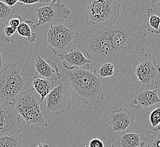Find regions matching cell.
<instances>
[{
	"mask_svg": "<svg viewBox=\"0 0 160 147\" xmlns=\"http://www.w3.org/2000/svg\"><path fill=\"white\" fill-rule=\"evenodd\" d=\"M138 10L139 6L133 7L127 2L122 6L120 12L109 20L113 65L126 76L131 73L136 59L144 55L148 43L145 25L137 19Z\"/></svg>",
	"mask_w": 160,
	"mask_h": 147,
	"instance_id": "cell-1",
	"label": "cell"
},
{
	"mask_svg": "<svg viewBox=\"0 0 160 147\" xmlns=\"http://www.w3.org/2000/svg\"><path fill=\"white\" fill-rule=\"evenodd\" d=\"M81 51L94 62H114V49L111 42L109 20L93 24L79 32L76 42Z\"/></svg>",
	"mask_w": 160,
	"mask_h": 147,
	"instance_id": "cell-2",
	"label": "cell"
},
{
	"mask_svg": "<svg viewBox=\"0 0 160 147\" xmlns=\"http://www.w3.org/2000/svg\"><path fill=\"white\" fill-rule=\"evenodd\" d=\"M65 75L72 88L85 104L92 106L103 101L102 79L94 71L74 69L67 71Z\"/></svg>",
	"mask_w": 160,
	"mask_h": 147,
	"instance_id": "cell-3",
	"label": "cell"
},
{
	"mask_svg": "<svg viewBox=\"0 0 160 147\" xmlns=\"http://www.w3.org/2000/svg\"><path fill=\"white\" fill-rule=\"evenodd\" d=\"M12 102L17 112L28 125L48 126L47 115L43 109L39 95L34 88L20 93Z\"/></svg>",
	"mask_w": 160,
	"mask_h": 147,
	"instance_id": "cell-4",
	"label": "cell"
},
{
	"mask_svg": "<svg viewBox=\"0 0 160 147\" xmlns=\"http://www.w3.org/2000/svg\"><path fill=\"white\" fill-rule=\"evenodd\" d=\"M30 82L16 64H5L0 71V98L12 102L20 93L28 90Z\"/></svg>",
	"mask_w": 160,
	"mask_h": 147,
	"instance_id": "cell-5",
	"label": "cell"
},
{
	"mask_svg": "<svg viewBox=\"0 0 160 147\" xmlns=\"http://www.w3.org/2000/svg\"><path fill=\"white\" fill-rule=\"evenodd\" d=\"M78 34L67 26L59 23L47 28L43 39L52 52L58 55L70 50L71 46L77 42Z\"/></svg>",
	"mask_w": 160,
	"mask_h": 147,
	"instance_id": "cell-6",
	"label": "cell"
},
{
	"mask_svg": "<svg viewBox=\"0 0 160 147\" xmlns=\"http://www.w3.org/2000/svg\"><path fill=\"white\" fill-rule=\"evenodd\" d=\"M36 17L38 21L36 27L44 26L47 28L59 24L71 16V11L60 1L53 0L49 5L36 8Z\"/></svg>",
	"mask_w": 160,
	"mask_h": 147,
	"instance_id": "cell-7",
	"label": "cell"
},
{
	"mask_svg": "<svg viewBox=\"0 0 160 147\" xmlns=\"http://www.w3.org/2000/svg\"><path fill=\"white\" fill-rule=\"evenodd\" d=\"M72 93L64 83L53 88L46 98L45 112L54 116L64 113L71 109Z\"/></svg>",
	"mask_w": 160,
	"mask_h": 147,
	"instance_id": "cell-8",
	"label": "cell"
},
{
	"mask_svg": "<svg viewBox=\"0 0 160 147\" xmlns=\"http://www.w3.org/2000/svg\"><path fill=\"white\" fill-rule=\"evenodd\" d=\"M120 3L112 0H90L87 8L92 25L98 24L113 18L120 12Z\"/></svg>",
	"mask_w": 160,
	"mask_h": 147,
	"instance_id": "cell-9",
	"label": "cell"
},
{
	"mask_svg": "<svg viewBox=\"0 0 160 147\" xmlns=\"http://www.w3.org/2000/svg\"><path fill=\"white\" fill-rule=\"evenodd\" d=\"M21 118L12 102H0V136L23 131Z\"/></svg>",
	"mask_w": 160,
	"mask_h": 147,
	"instance_id": "cell-10",
	"label": "cell"
},
{
	"mask_svg": "<svg viewBox=\"0 0 160 147\" xmlns=\"http://www.w3.org/2000/svg\"><path fill=\"white\" fill-rule=\"evenodd\" d=\"M136 76L144 88L157 86V80L160 77V65L153 60L151 54H145L135 70Z\"/></svg>",
	"mask_w": 160,
	"mask_h": 147,
	"instance_id": "cell-11",
	"label": "cell"
},
{
	"mask_svg": "<svg viewBox=\"0 0 160 147\" xmlns=\"http://www.w3.org/2000/svg\"><path fill=\"white\" fill-rule=\"evenodd\" d=\"M158 103H160V98L158 95L157 87L153 89H137L129 102V106L136 110H139L147 109Z\"/></svg>",
	"mask_w": 160,
	"mask_h": 147,
	"instance_id": "cell-12",
	"label": "cell"
},
{
	"mask_svg": "<svg viewBox=\"0 0 160 147\" xmlns=\"http://www.w3.org/2000/svg\"><path fill=\"white\" fill-rule=\"evenodd\" d=\"M108 120L114 132L125 131L132 127L135 123V117L132 116L129 110L124 107L112 110Z\"/></svg>",
	"mask_w": 160,
	"mask_h": 147,
	"instance_id": "cell-13",
	"label": "cell"
},
{
	"mask_svg": "<svg viewBox=\"0 0 160 147\" xmlns=\"http://www.w3.org/2000/svg\"><path fill=\"white\" fill-rule=\"evenodd\" d=\"M62 61V65L68 70L82 69L89 70L92 61L85 57L80 49L70 50L68 52L58 55Z\"/></svg>",
	"mask_w": 160,
	"mask_h": 147,
	"instance_id": "cell-14",
	"label": "cell"
},
{
	"mask_svg": "<svg viewBox=\"0 0 160 147\" xmlns=\"http://www.w3.org/2000/svg\"><path fill=\"white\" fill-rule=\"evenodd\" d=\"M34 67L38 77L53 81H58L62 78V74L55 62L49 59L45 60L39 55L35 59Z\"/></svg>",
	"mask_w": 160,
	"mask_h": 147,
	"instance_id": "cell-15",
	"label": "cell"
},
{
	"mask_svg": "<svg viewBox=\"0 0 160 147\" xmlns=\"http://www.w3.org/2000/svg\"><path fill=\"white\" fill-rule=\"evenodd\" d=\"M142 144L139 134L132 132H122L111 138V147H140Z\"/></svg>",
	"mask_w": 160,
	"mask_h": 147,
	"instance_id": "cell-16",
	"label": "cell"
},
{
	"mask_svg": "<svg viewBox=\"0 0 160 147\" xmlns=\"http://www.w3.org/2000/svg\"><path fill=\"white\" fill-rule=\"evenodd\" d=\"M29 82L33 86V88L39 95L42 102L46 99L47 96L53 89L54 81L41 77H32Z\"/></svg>",
	"mask_w": 160,
	"mask_h": 147,
	"instance_id": "cell-17",
	"label": "cell"
},
{
	"mask_svg": "<svg viewBox=\"0 0 160 147\" xmlns=\"http://www.w3.org/2000/svg\"><path fill=\"white\" fill-rule=\"evenodd\" d=\"M36 28L34 21L31 20H26L20 24L17 31L19 35L27 37L30 43H33L37 39V35L35 32Z\"/></svg>",
	"mask_w": 160,
	"mask_h": 147,
	"instance_id": "cell-18",
	"label": "cell"
},
{
	"mask_svg": "<svg viewBox=\"0 0 160 147\" xmlns=\"http://www.w3.org/2000/svg\"><path fill=\"white\" fill-rule=\"evenodd\" d=\"M147 23L145 28L147 31L154 34H160V18L157 16L151 7L147 10Z\"/></svg>",
	"mask_w": 160,
	"mask_h": 147,
	"instance_id": "cell-19",
	"label": "cell"
},
{
	"mask_svg": "<svg viewBox=\"0 0 160 147\" xmlns=\"http://www.w3.org/2000/svg\"><path fill=\"white\" fill-rule=\"evenodd\" d=\"M17 28L10 26L8 21L0 23V40L4 42L12 43L14 42L11 38L17 32Z\"/></svg>",
	"mask_w": 160,
	"mask_h": 147,
	"instance_id": "cell-20",
	"label": "cell"
},
{
	"mask_svg": "<svg viewBox=\"0 0 160 147\" xmlns=\"http://www.w3.org/2000/svg\"><path fill=\"white\" fill-rule=\"evenodd\" d=\"M115 67L111 63H101L94 70V72L100 78L111 77L114 74Z\"/></svg>",
	"mask_w": 160,
	"mask_h": 147,
	"instance_id": "cell-21",
	"label": "cell"
},
{
	"mask_svg": "<svg viewBox=\"0 0 160 147\" xmlns=\"http://www.w3.org/2000/svg\"><path fill=\"white\" fill-rule=\"evenodd\" d=\"M143 141L146 147H160V131H148L145 133Z\"/></svg>",
	"mask_w": 160,
	"mask_h": 147,
	"instance_id": "cell-22",
	"label": "cell"
},
{
	"mask_svg": "<svg viewBox=\"0 0 160 147\" xmlns=\"http://www.w3.org/2000/svg\"><path fill=\"white\" fill-rule=\"evenodd\" d=\"M21 139L13 135L0 136V147H22Z\"/></svg>",
	"mask_w": 160,
	"mask_h": 147,
	"instance_id": "cell-23",
	"label": "cell"
},
{
	"mask_svg": "<svg viewBox=\"0 0 160 147\" xmlns=\"http://www.w3.org/2000/svg\"><path fill=\"white\" fill-rule=\"evenodd\" d=\"M15 13V9L13 7L7 6L0 1V23L7 21Z\"/></svg>",
	"mask_w": 160,
	"mask_h": 147,
	"instance_id": "cell-24",
	"label": "cell"
},
{
	"mask_svg": "<svg viewBox=\"0 0 160 147\" xmlns=\"http://www.w3.org/2000/svg\"><path fill=\"white\" fill-rule=\"evenodd\" d=\"M149 120L153 127V130L155 131H160V106H158L151 112Z\"/></svg>",
	"mask_w": 160,
	"mask_h": 147,
	"instance_id": "cell-25",
	"label": "cell"
},
{
	"mask_svg": "<svg viewBox=\"0 0 160 147\" xmlns=\"http://www.w3.org/2000/svg\"><path fill=\"white\" fill-rule=\"evenodd\" d=\"M8 23L10 26L12 27L16 28L17 29L18 27L19 26L22 22V19L21 16L17 14H14L12 17H11L8 21Z\"/></svg>",
	"mask_w": 160,
	"mask_h": 147,
	"instance_id": "cell-26",
	"label": "cell"
},
{
	"mask_svg": "<svg viewBox=\"0 0 160 147\" xmlns=\"http://www.w3.org/2000/svg\"><path fill=\"white\" fill-rule=\"evenodd\" d=\"M151 8L153 12L160 18V0H155L151 2Z\"/></svg>",
	"mask_w": 160,
	"mask_h": 147,
	"instance_id": "cell-27",
	"label": "cell"
},
{
	"mask_svg": "<svg viewBox=\"0 0 160 147\" xmlns=\"http://www.w3.org/2000/svg\"><path fill=\"white\" fill-rule=\"evenodd\" d=\"M51 2L50 1L46 0H26V1H18V3L25 5H32L38 3H49Z\"/></svg>",
	"mask_w": 160,
	"mask_h": 147,
	"instance_id": "cell-28",
	"label": "cell"
},
{
	"mask_svg": "<svg viewBox=\"0 0 160 147\" xmlns=\"http://www.w3.org/2000/svg\"><path fill=\"white\" fill-rule=\"evenodd\" d=\"M88 146L89 147H104V144L101 140L95 138L90 141Z\"/></svg>",
	"mask_w": 160,
	"mask_h": 147,
	"instance_id": "cell-29",
	"label": "cell"
},
{
	"mask_svg": "<svg viewBox=\"0 0 160 147\" xmlns=\"http://www.w3.org/2000/svg\"><path fill=\"white\" fill-rule=\"evenodd\" d=\"M2 2L6 4L7 6L9 7H13L14 5H15L16 3H18V1H15V0H2Z\"/></svg>",
	"mask_w": 160,
	"mask_h": 147,
	"instance_id": "cell-30",
	"label": "cell"
},
{
	"mask_svg": "<svg viewBox=\"0 0 160 147\" xmlns=\"http://www.w3.org/2000/svg\"><path fill=\"white\" fill-rule=\"evenodd\" d=\"M5 64L3 63V54L2 50L0 49V71L3 69Z\"/></svg>",
	"mask_w": 160,
	"mask_h": 147,
	"instance_id": "cell-31",
	"label": "cell"
},
{
	"mask_svg": "<svg viewBox=\"0 0 160 147\" xmlns=\"http://www.w3.org/2000/svg\"><path fill=\"white\" fill-rule=\"evenodd\" d=\"M37 147H49V146H48V144L39 143V144H38Z\"/></svg>",
	"mask_w": 160,
	"mask_h": 147,
	"instance_id": "cell-32",
	"label": "cell"
},
{
	"mask_svg": "<svg viewBox=\"0 0 160 147\" xmlns=\"http://www.w3.org/2000/svg\"><path fill=\"white\" fill-rule=\"evenodd\" d=\"M140 147H145V145L144 142L142 141V146Z\"/></svg>",
	"mask_w": 160,
	"mask_h": 147,
	"instance_id": "cell-33",
	"label": "cell"
},
{
	"mask_svg": "<svg viewBox=\"0 0 160 147\" xmlns=\"http://www.w3.org/2000/svg\"><path fill=\"white\" fill-rule=\"evenodd\" d=\"M145 147H146V146H145Z\"/></svg>",
	"mask_w": 160,
	"mask_h": 147,
	"instance_id": "cell-34",
	"label": "cell"
}]
</instances>
